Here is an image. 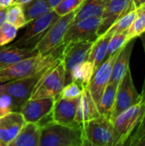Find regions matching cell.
Listing matches in <instances>:
<instances>
[{
  "mask_svg": "<svg viewBox=\"0 0 145 146\" xmlns=\"http://www.w3.org/2000/svg\"><path fill=\"white\" fill-rule=\"evenodd\" d=\"M63 48L64 44H62L47 54H38L0 69V83L32 77L46 71L49 68L61 61Z\"/></svg>",
  "mask_w": 145,
  "mask_h": 146,
  "instance_id": "6da1fadb",
  "label": "cell"
},
{
  "mask_svg": "<svg viewBox=\"0 0 145 146\" xmlns=\"http://www.w3.org/2000/svg\"><path fill=\"white\" fill-rule=\"evenodd\" d=\"M41 127L39 146H83L81 124L64 125L52 121Z\"/></svg>",
  "mask_w": 145,
  "mask_h": 146,
  "instance_id": "7a4b0ae2",
  "label": "cell"
},
{
  "mask_svg": "<svg viewBox=\"0 0 145 146\" xmlns=\"http://www.w3.org/2000/svg\"><path fill=\"white\" fill-rule=\"evenodd\" d=\"M65 85V69L62 61H59L43 73L30 98H54L57 99Z\"/></svg>",
  "mask_w": 145,
  "mask_h": 146,
  "instance_id": "3957f363",
  "label": "cell"
},
{
  "mask_svg": "<svg viewBox=\"0 0 145 146\" xmlns=\"http://www.w3.org/2000/svg\"><path fill=\"white\" fill-rule=\"evenodd\" d=\"M84 145L114 146V127L112 121L103 115L81 124Z\"/></svg>",
  "mask_w": 145,
  "mask_h": 146,
  "instance_id": "277c9868",
  "label": "cell"
},
{
  "mask_svg": "<svg viewBox=\"0 0 145 146\" xmlns=\"http://www.w3.org/2000/svg\"><path fill=\"white\" fill-rule=\"evenodd\" d=\"M144 103H140L121 112L113 121L114 146L124 145L140 122L144 111Z\"/></svg>",
  "mask_w": 145,
  "mask_h": 146,
  "instance_id": "5b68a950",
  "label": "cell"
},
{
  "mask_svg": "<svg viewBox=\"0 0 145 146\" xmlns=\"http://www.w3.org/2000/svg\"><path fill=\"white\" fill-rule=\"evenodd\" d=\"M60 16L55 10L29 21L24 33L12 44L18 47L34 48Z\"/></svg>",
  "mask_w": 145,
  "mask_h": 146,
  "instance_id": "8992f818",
  "label": "cell"
},
{
  "mask_svg": "<svg viewBox=\"0 0 145 146\" xmlns=\"http://www.w3.org/2000/svg\"><path fill=\"white\" fill-rule=\"evenodd\" d=\"M43 73L32 77L7 81L3 82V84L1 83L0 94H7L12 98L14 111H20L21 106L30 98Z\"/></svg>",
  "mask_w": 145,
  "mask_h": 146,
  "instance_id": "52a82bcc",
  "label": "cell"
},
{
  "mask_svg": "<svg viewBox=\"0 0 145 146\" xmlns=\"http://www.w3.org/2000/svg\"><path fill=\"white\" fill-rule=\"evenodd\" d=\"M140 103H143L142 95L138 93L134 86L132 73L129 68L118 84L115 102L110 120L113 121L124 110Z\"/></svg>",
  "mask_w": 145,
  "mask_h": 146,
  "instance_id": "ba28073f",
  "label": "cell"
},
{
  "mask_svg": "<svg viewBox=\"0 0 145 146\" xmlns=\"http://www.w3.org/2000/svg\"><path fill=\"white\" fill-rule=\"evenodd\" d=\"M75 11L60 16L50 27L46 34L34 47L41 55L47 54L62 44V40L69 25L73 22Z\"/></svg>",
  "mask_w": 145,
  "mask_h": 146,
  "instance_id": "9c48e42d",
  "label": "cell"
},
{
  "mask_svg": "<svg viewBox=\"0 0 145 146\" xmlns=\"http://www.w3.org/2000/svg\"><path fill=\"white\" fill-rule=\"evenodd\" d=\"M95 41L82 40L64 44L61 61L65 69V83L71 82V72L79 63L87 60L90 50Z\"/></svg>",
  "mask_w": 145,
  "mask_h": 146,
  "instance_id": "30bf717a",
  "label": "cell"
},
{
  "mask_svg": "<svg viewBox=\"0 0 145 146\" xmlns=\"http://www.w3.org/2000/svg\"><path fill=\"white\" fill-rule=\"evenodd\" d=\"M101 22V16H93L73 21L64 36L63 44L82 40L95 41L97 38V30Z\"/></svg>",
  "mask_w": 145,
  "mask_h": 146,
  "instance_id": "8fae6325",
  "label": "cell"
},
{
  "mask_svg": "<svg viewBox=\"0 0 145 146\" xmlns=\"http://www.w3.org/2000/svg\"><path fill=\"white\" fill-rule=\"evenodd\" d=\"M120 50L113 54L107 59H105L94 71L93 75L88 85V90L90 91L93 100L95 101L97 106L102 98V95L109 82L112 68L115 59L119 54Z\"/></svg>",
  "mask_w": 145,
  "mask_h": 146,
  "instance_id": "7c38bea8",
  "label": "cell"
},
{
  "mask_svg": "<svg viewBox=\"0 0 145 146\" xmlns=\"http://www.w3.org/2000/svg\"><path fill=\"white\" fill-rule=\"evenodd\" d=\"M137 9L133 0H109L102 15L97 38L104 34L122 15Z\"/></svg>",
  "mask_w": 145,
  "mask_h": 146,
  "instance_id": "4fadbf2b",
  "label": "cell"
},
{
  "mask_svg": "<svg viewBox=\"0 0 145 146\" xmlns=\"http://www.w3.org/2000/svg\"><path fill=\"white\" fill-rule=\"evenodd\" d=\"M55 101L56 99L54 98H29L21 106L20 112L22 114L26 122L39 123L51 114Z\"/></svg>",
  "mask_w": 145,
  "mask_h": 146,
  "instance_id": "5bb4252c",
  "label": "cell"
},
{
  "mask_svg": "<svg viewBox=\"0 0 145 146\" xmlns=\"http://www.w3.org/2000/svg\"><path fill=\"white\" fill-rule=\"evenodd\" d=\"M25 123L26 121L20 111H11L0 116V142L2 145H9Z\"/></svg>",
  "mask_w": 145,
  "mask_h": 146,
  "instance_id": "9a60e30c",
  "label": "cell"
},
{
  "mask_svg": "<svg viewBox=\"0 0 145 146\" xmlns=\"http://www.w3.org/2000/svg\"><path fill=\"white\" fill-rule=\"evenodd\" d=\"M79 98L67 99L58 98L56 99L52 111V121L64 125H76L75 115Z\"/></svg>",
  "mask_w": 145,
  "mask_h": 146,
  "instance_id": "2e32d148",
  "label": "cell"
},
{
  "mask_svg": "<svg viewBox=\"0 0 145 146\" xmlns=\"http://www.w3.org/2000/svg\"><path fill=\"white\" fill-rule=\"evenodd\" d=\"M39 54L34 48L18 47L14 44L0 46V69L9 67L21 60Z\"/></svg>",
  "mask_w": 145,
  "mask_h": 146,
  "instance_id": "e0dca14e",
  "label": "cell"
},
{
  "mask_svg": "<svg viewBox=\"0 0 145 146\" xmlns=\"http://www.w3.org/2000/svg\"><path fill=\"white\" fill-rule=\"evenodd\" d=\"M101 115L97 110V106L92 98V96L88 88H84L79 97L77 112L75 115V122L82 124L85 121L97 118Z\"/></svg>",
  "mask_w": 145,
  "mask_h": 146,
  "instance_id": "ac0fdd59",
  "label": "cell"
},
{
  "mask_svg": "<svg viewBox=\"0 0 145 146\" xmlns=\"http://www.w3.org/2000/svg\"><path fill=\"white\" fill-rule=\"evenodd\" d=\"M135 39H131L128 41L125 46L120 50L115 62L114 63L113 68H112V74L109 83H114V84H119V82L121 80V79L124 77L129 68L130 59L132 53V50L135 44Z\"/></svg>",
  "mask_w": 145,
  "mask_h": 146,
  "instance_id": "d6986e66",
  "label": "cell"
},
{
  "mask_svg": "<svg viewBox=\"0 0 145 146\" xmlns=\"http://www.w3.org/2000/svg\"><path fill=\"white\" fill-rule=\"evenodd\" d=\"M41 125L36 122H26L17 137L9 146H39Z\"/></svg>",
  "mask_w": 145,
  "mask_h": 146,
  "instance_id": "ffe728a7",
  "label": "cell"
},
{
  "mask_svg": "<svg viewBox=\"0 0 145 146\" xmlns=\"http://www.w3.org/2000/svg\"><path fill=\"white\" fill-rule=\"evenodd\" d=\"M109 0H84L81 5L75 10L73 21L93 16H101Z\"/></svg>",
  "mask_w": 145,
  "mask_h": 146,
  "instance_id": "44dd1931",
  "label": "cell"
},
{
  "mask_svg": "<svg viewBox=\"0 0 145 146\" xmlns=\"http://www.w3.org/2000/svg\"><path fill=\"white\" fill-rule=\"evenodd\" d=\"M112 35L113 33L106 32L95 40L87 58L88 61L93 63L95 68H97L105 60L108 45Z\"/></svg>",
  "mask_w": 145,
  "mask_h": 146,
  "instance_id": "7402d4cb",
  "label": "cell"
},
{
  "mask_svg": "<svg viewBox=\"0 0 145 146\" xmlns=\"http://www.w3.org/2000/svg\"><path fill=\"white\" fill-rule=\"evenodd\" d=\"M95 69L93 63L88 60L80 62L75 66L71 72V81H75L83 88H86L88 87Z\"/></svg>",
  "mask_w": 145,
  "mask_h": 146,
  "instance_id": "603a6c76",
  "label": "cell"
},
{
  "mask_svg": "<svg viewBox=\"0 0 145 146\" xmlns=\"http://www.w3.org/2000/svg\"><path fill=\"white\" fill-rule=\"evenodd\" d=\"M117 84L109 83L102 95V98L97 104V110L101 115L106 116L110 119L117 92Z\"/></svg>",
  "mask_w": 145,
  "mask_h": 146,
  "instance_id": "cb8c5ba5",
  "label": "cell"
},
{
  "mask_svg": "<svg viewBox=\"0 0 145 146\" xmlns=\"http://www.w3.org/2000/svg\"><path fill=\"white\" fill-rule=\"evenodd\" d=\"M21 6L27 23L53 10L47 0H32Z\"/></svg>",
  "mask_w": 145,
  "mask_h": 146,
  "instance_id": "d4e9b609",
  "label": "cell"
},
{
  "mask_svg": "<svg viewBox=\"0 0 145 146\" xmlns=\"http://www.w3.org/2000/svg\"><path fill=\"white\" fill-rule=\"evenodd\" d=\"M137 11L138 15L135 20L126 30L128 41L139 37L140 34L145 32V9H137Z\"/></svg>",
  "mask_w": 145,
  "mask_h": 146,
  "instance_id": "484cf974",
  "label": "cell"
},
{
  "mask_svg": "<svg viewBox=\"0 0 145 146\" xmlns=\"http://www.w3.org/2000/svg\"><path fill=\"white\" fill-rule=\"evenodd\" d=\"M7 22L18 29L27 24L21 5L12 4L7 9Z\"/></svg>",
  "mask_w": 145,
  "mask_h": 146,
  "instance_id": "4316f807",
  "label": "cell"
},
{
  "mask_svg": "<svg viewBox=\"0 0 145 146\" xmlns=\"http://www.w3.org/2000/svg\"><path fill=\"white\" fill-rule=\"evenodd\" d=\"M137 15H138L137 9H133L130 10L126 14L122 15L107 32H109L113 34L115 33L126 32L130 27V26L132 25L133 21L135 20Z\"/></svg>",
  "mask_w": 145,
  "mask_h": 146,
  "instance_id": "83f0119b",
  "label": "cell"
},
{
  "mask_svg": "<svg viewBox=\"0 0 145 146\" xmlns=\"http://www.w3.org/2000/svg\"><path fill=\"white\" fill-rule=\"evenodd\" d=\"M127 42L128 40L126 37V31L121 32V33H115L109 40L105 59H107L113 54L116 53L117 51L121 50Z\"/></svg>",
  "mask_w": 145,
  "mask_h": 146,
  "instance_id": "f1b7e54d",
  "label": "cell"
},
{
  "mask_svg": "<svg viewBox=\"0 0 145 146\" xmlns=\"http://www.w3.org/2000/svg\"><path fill=\"white\" fill-rule=\"evenodd\" d=\"M18 28L5 22L0 27V46L11 43L16 37Z\"/></svg>",
  "mask_w": 145,
  "mask_h": 146,
  "instance_id": "f546056e",
  "label": "cell"
},
{
  "mask_svg": "<svg viewBox=\"0 0 145 146\" xmlns=\"http://www.w3.org/2000/svg\"><path fill=\"white\" fill-rule=\"evenodd\" d=\"M83 89L84 88L80 86L77 82L71 81L68 84L64 86V87L62 88L61 92L59 98H67V99H73V98H79L83 92Z\"/></svg>",
  "mask_w": 145,
  "mask_h": 146,
  "instance_id": "4dcf8cb0",
  "label": "cell"
},
{
  "mask_svg": "<svg viewBox=\"0 0 145 146\" xmlns=\"http://www.w3.org/2000/svg\"><path fill=\"white\" fill-rule=\"evenodd\" d=\"M84 0H62L53 10L59 15H64L72 11H75L83 3Z\"/></svg>",
  "mask_w": 145,
  "mask_h": 146,
  "instance_id": "1f68e13d",
  "label": "cell"
},
{
  "mask_svg": "<svg viewBox=\"0 0 145 146\" xmlns=\"http://www.w3.org/2000/svg\"><path fill=\"white\" fill-rule=\"evenodd\" d=\"M144 138H145V107L143 116H142V118L140 120V122L137 126L136 130L133 131L132 134L129 138V139H128L129 141L127 142V145H128L138 146V144H139V142Z\"/></svg>",
  "mask_w": 145,
  "mask_h": 146,
  "instance_id": "d6a6232c",
  "label": "cell"
},
{
  "mask_svg": "<svg viewBox=\"0 0 145 146\" xmlns=\"http://www.w3.org/2000/svg\"><path fill=\"white\" fill-rule=\"evenodd\" d=\"M14 111L12 98L7 94H0V116Z\"/></svg>",
  "mask_w": 145,
  "mask_h": 146,
  "instance_id": "836d02e7",
  "label": "cell"
},
{
  "mask_svg": "<svg viewBox=\"0 0 145 146\" xmlns=\"http://www.w3.org/2000/svg\"><path fill=\"white\" fill-rule=\"evenodd\" d=\"M7 22V9H0V27Z\"/></svg>",
  "mask_w": 145,
  "mask_h": 146,
  "instance_id": "e575fe53",
  "label": "cell"
},
{
  "mask_svg": "<svg viewBox=\"0 0 145 146\" xmlns=\"http://www.w3.org/2000/svg\"><path fill=\"white\" fill-rule=\"evenodd\" d=\"M141 38V40L143 42L144 44V53H145V32L143 33L142 34H140L139 36ZM142 98H143V103H145V77H144V86H143V90H142Z\"/></svg>",
  "mask_w": 145,
  "mask_h": 146,
  "instance_id": "d590c367",
  "label": "cell"
},
{
  "mask_svg": "<svg viewBox=\"0 0 145 146\" xmlns=\"http://www.w3.org/2000/svg\"><path fill=\"white\" fill-rule=\"evenodd\" d=\"M13 4V0H0V9H8Z\"/></svg>",
  "mask_w": 145,
  "mask_h": 146,
  "instance_id": "8d00e7d4",
  "label": "cell"
},
{
  "mask_svg": "<svg viewBox=\"0 0 145 146\" xmlns=\"http://www.w3.org/2000/svg\"><path fill=\"white\" fill-rule=\"evenodd\" d=\"M62 1V0H47L49 5L50 6V8H51L52 9H55Z\"/></svg>",
  "mask_w": 145,
  "mask_h": 146,
  "instance_id": "74e56055",
  "label": "cell"
},
{
  "mask_svg": "<svg viewBox=\"0 0 145 146\" xmlns=\"http://www.w3.org/2000/svg\"><path fill=\"white\" fill-rule=\"evenodd\" d=\"M32 0H13V4H19V5H23Z\"/></svg>",
  "mask_w": 145,
  "mask_h": 146,
  "instance_id": "f35d334b",
  "label": "cell"
},
{
  "mask_svg": "<svg viewBox=\"0 0 145 146\" xmlns=\"http://www.w3.org/2000/svg\"><path fill=\"white\" fill-rule=\"evenodd\" d=\"M144 3L145 0H137L136 3H135V6H136V8L138 9V8H139L140 6H142V5L144 4Z\"/></svg>",
  "mask_w": 145,
  "mask_h": 146,
  "instance_id": "ab89813d",
  "label": "cell"
},
{
  "mask_svg": "<svg viewBox=\"0 0 145 146\" xmlns=\"http://www.w3.org/2000/svg\"><path fill=\"white\" fill-rule=\"evenodd\" d=\"M139 145H142V146H145V138H144L140 142H139V144H138V146H139Z\"/></svg>",
  "mask_w": 145,
  "mask_h": 146,
  "instance_id": "60d3db41",
  "label": "cell"
},
{
  "mask_svg": "<svg viewBox=\"0 0 145 146\" xmlns=\"http://www.w3.org/2000/svg\"><path fill=\"white\" fill-rule=\"evenodd\" d=\"M138 9H145V3L144 4H143L142 6H140L139 8H138Z\"/></svg>",
  "mask_w": 145,
  "mask_h": 146,
  "instance_id": "b9f144b4",
  "label": "cell"
},
{
  "mask_svg": "<svg viewBox=\"0 0 145 146\" xmlns=\"http://www.w3.org/2000/svg\"><path fill=\"white\" fill-rule=\"evenodd\" d=\"M136 1H137V0H133V2H134V3H136Z\"/></svg>",
  "mask_w": 145,
  "mask_h": 146,
  "instance_id": "7bdbcfd3",
  "label": "cell"
},
{
  "mask_svg": "<svg viewBox=\"0 0 145 146\" xmlns=\"http://www.w3.org/2000/svg\"><path fill=\"white\" fill-rule=\"evenodd\" d=\"M0 146H3L2 145V144H1V142H0Z\"/></svg>",
  "mask_w": 145,
  "mask_h": 146,
  "instance_id": "ee69618b",
  "label": "cell"
}]
</instances>
